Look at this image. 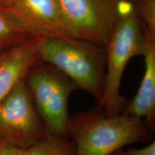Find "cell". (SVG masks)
<instances>
[{
  "mask_svg": "<svg viewBox=\"0 0 155 155\" xmlns=\"http://www.w3.org/2000/svg\"><path fill=\"white\" fill-rule=\"evenodd\" d=\"M151 131L142 119L123 111L108 114L98 106L71 116L69 137L76 155H111L147 141Z\"/></svg>",
  "mask_w": 155,
  "mask_h": 155,
  "instance_id": "cell-1",
  "label": "cell"
},
{
  "mask_svg": "<svg viewBox=\"0 0 155 155\" xmlns=\"http://www.w3.org/2000/svg\"><path fill=\"white\" fill-rule=\"evenodd\" d=\"M39 54L40 61L60 70L77 89L101 101L106 80L105 46L72 38L41 36Z\"/></svg>",
  "mask_w": 155,
  "mask_h": 155,
  "instance_id": "cell-2",
  "label": "cell"
},
{
  "mask_svg": "<svg viewBox=\"0 0 155 155\" xmlns=\"http://www.w3.org/2000/svg\"><path fill=\"white\" fill-rule=\"evenodd\" d=\"M144 34L142 24L134 9L120 15L106 48V80L98 106L106 114L122 112L125 100L120 94V86L128 63L142 55Z\"/></svg>",
  "mask_w": 155,
  "mask_h": 155,
  "instance_id": "cell-3",
  "label": "cell"
},
{
  "mask_svg": "<svg viewBox=\"0 0 155 155\" xmlns=\"http://www.w3.org/2000/svg\"><path fill=\"white\" fill-rule=\"evenodd\" d=\"M25 82L48 134L69 137L68 101L77 89L75 83L60 70L42 61L31 68Z\"/></svg>",
  "mask_w": 155,
  "mask_h": 155,
  "instance_id": "cell-4",
  "label": "cell"
},
{
  "mask_svg": "<svg viewBox=\"0 0 155 155\" xmlns=\"http://www.w3.org/2000/svg\"><path fill=\"white\" fill-rule=\"evenodd\" d=\"M49 135L25 79L0 102V141L23 149Z\"/></svg>",
  "mask_w": 155,
  "mask_h": 155,
  "instance_id": "cell-5",
  "label": "cell"
},
{
  "mask_svg": "<svg viewBox=\"0 0 155 155\" xmlns=\"http://www.w3.org/2000/svg\"><path fill=\"white\" fill-rule=\"evenodd\" d=\"M70 38L106 46L119 18V0H58Z\"/></svg>",
  "mask_w": 155,
  "mask_h": 155,
  "instance_id": "cell-6",
  "label": "cell"
},
{
  "mask_svg": "<svg viewBox=\"0 0 155 155\" xmlns=\"http://www.w3.org/2000/svg\"><path fill=\"white\" fill-rule=\"evenodd\" d=\"M4 11L32 35L70 38L58 0H12Z\"/></svg>",
  "mask_w": 155,
  "mask_h": 155,
  "instance_id": "cell-7",
  "label": "cell"
},
{
  "mask_svg": "<svg viewBox=\"0 0 155 155\" xmlns=\"http://www.w3.org/2000/svg\"><path fill=\"white\" fill-rule=\"evenodd\" d=\"M40 38L31 35L0 52V102L25 80L31 68L40 61Z\"/></svg>",
  "mask_w": 155,
  "mask_h": 155,
  "instance_id": "cell-8",
  "label": "cell"
},
{
  "mask_svg": "<svg viewBox=\"0 0 155 155\" xmlns=\"http://www.w3.org/2000/svg\"><path fill=\"white\" fill-rule=\"evenodd\" d=\"M144 71L137 94L125 101L123 112L142 119L152 131L155 127V36L142 25Z\"/></svg>",
  "mask_w": 155,
  "mask_h": 155,
  "instance_id": "cell-9",
  "label": "cell"
},
{
  "mask_svg": "<svg viewBox=\"0 0 155 155\" xmlns=\"http://www.w3.org/2000/svg\"><path fill=\"white\" fill-rule=\"evenodd\" d=\"M17 151V155H76L74 144L69 137L53 135Z\"/></svg>",
  "mask_w": 155,
  "mask_h": 155,
  "instance_id": "cell-10",
  "label": "cell"
},
{
  "mask_svg": "<svg viewBox=\"0 0 155 155\" xmlns=\"http://www.w3.org/2000/svg\"><path fill=\"white\" fill-rule=\"evenodd\" d=\"M32 35L16 19L0 9V52Z\"/></svg>",
  "mask_w": 155,
  "mask_h": 155,
  "instance_id": "cell-11",
  "label": "cell"
},
{
  "mask_svg": "<svg viewBox=\"0 0 155 155\" xmlns=\"http://www.w3.org/2000/svg\"><path fill=\"white\" fill-rule=\"evenodd\" d=\"M141 24L155 36V0H131Z\"/></svg>",
  "mask_w": 155,
  "mask_h": 155,
  "instance_id": "cell-12",
  "label": "cell"
},
{
  "mask_svg": "<svg viewBox=\"0 0 155 155\" xmlns=\"http://www.w3.org/2000/svg\"><path fill=\"white\" fill-rule=\"evenodd\" d=\"M124 155H155V141L142 148H127L124 151Z\"/></svg>",
  "mask_w": 155,
  "mask_h": 155,
  "instance_id": "cell-13",
  "label": "cell"
},
{
  "mask_svg": "<svg viewBox=\"0 0 155 155\" xmlns=\"http://www.w3.org/2000/svg\"><path fill=\"white\" fill-rule=\"evenodd\" d=\"M0 155H17V148L0 141Z\"/></svg>",
  "mask_w": 155,
  "mask_h": 155,
  "instance_id": "cell-14",
  "label": "cell"
},
{
  "mask_svg": "<svg viewBox=\"0 0 155 155\" xmlns=\"http://www.w3.org/2000/svg\"><path fill=\"white\" fill-rule=\"evenodd\" d=\"M12 0H0V9L4 10L8 7Z\"/></svg>",
  "mask_w": 155,
  "mask_h": 155,
  "instance_id": "cell-15",
  "label": "cell"
},
{
  "mask_svg": "<svg viewBox=\"0 0 155 155\" xmlns=\"http://www.w3.org/2000/svg\"><path fill=\"white\" fill-rule=\"evenodd\" d=\"M111 155H124V150H118L117 152L113 153Z\"/></svg>",
  "mask_w": 155,
  "mask_h": 155,
  "instance_id": "cell-16",
  "label": "cell"
}]
</instances>
